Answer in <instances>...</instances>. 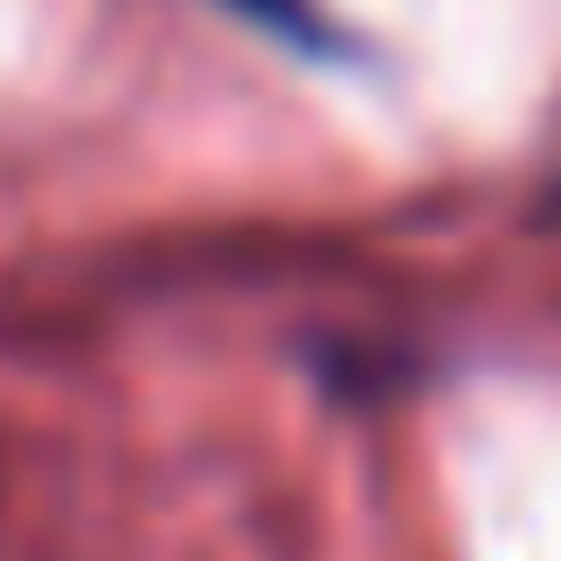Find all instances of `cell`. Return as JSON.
<instances>
[{"mask_svg": "<svg viewBox=\"0 0 561 561\" xmlns=\"http://www.w3.org/2000/svg\"><path fill=\"white\" fill-rule=\"evenodd\" d=\"M228 18H245L254 35H272V44H289V53H316V61H333L342 53V26L324 18V0H219Z\"/></svg>", "mask_w": 561, "mask_h": 561, "instance_id": "obj_1", "label": "cell"}]
</instances>
